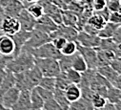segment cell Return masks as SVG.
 <instances>
[{
	"mask_svg": "<svg viewBox=\"0 0 121 110\" xmlns=\"http://www.w3.org/2000/svg\"><path fill=\"white\" fill-rule=\"evenodd\" d=\"M15 87L21 90H32L39 85L40 80L43 78L42 73L36 65L22 73L14 74Z\"/></svg>",
	"mask_w": 121,
	"mask_h": 110,
	"instance_id": "1",
	"label": "cell"
},
{
	"mask_svg": "<svg viewBox=\"0 0 121 110\" xmlns=\"http://www.w3.org/2000/svg\"><path fill=\"white\" fill-rule=\"evenodd\" d=\"M35 57L31 53L25 49H22L17 56L13 57L8 60L6 71L12 72L13 74L25 72L35 65Z\"/></svg>",
	"mask_w": 121,
	"mask_h": 110,
	"instance_id": "2",
	"label": "cell"
},
{
	"mask_svg": "<svg viewBox=\"0 0 121 110\" xmlns=\"http://www.w3.org/2000/svg\"><path fill=\"white\" fill-rule=\"evenodd\" d=\"M27 50L28 52L31 53L33 56L35 57V59H55V60H59L60 57L62 56V54L60 51H58L53 44L51 42H47L37 48H33V49H26V48H22Z\"/></svg>",
	"mask_w": 121,
	"mask_h": 110,
	"instance_id": "3",
	"label": "cell"
},
{
	"mask_svg": "<svg viewBox=\"0 0 121 110\" xmlns=\"http://www.w3.org/2000/svg\"><path fill=\"white\" fill-rule=\"evenodd\" d=\"M35 63L42 73L43 77L55 78L61 72L58 60L55 59H35Z\"/></svg>",
	"mask_w": 121,
	"mask_h": 110,
	"instance_id": "4",
	"label": "cell"
},
{
	"mask_svg": "<svg viewBox=\"0 0 121 110\" xmlns=\"http://www.w3.org/2000/svg\"><path fill=\"white\" fill-rule=\"evenodd\" d=\"M51 41H52V38L49 34L39 31L35 28L31 32V37H30L28 41L25 43L23 48H26V49L37 48V47H39L47 42H51Z\"/></svg>",
	"mask_w": 121,
	"mask_h": 110,
	"instance_id": "5",
	"label": "cell"
},
{
	"mask_svg": "<svg viewBox=\"0 0 121 110\" xmlns=\"http://www.w3.org/2000/svg\"><path fill=\"white\" fill-rule=\"evenodd\" d=\"M77 51L80 53V55L84 58L88 69H94L96 70L98 67V60H97V50L96 48L92 47H84L78 44Z\"/></svg>",
	"mask_w": 121,
	"mask_h": 110,
	"instance_id": "6",
	"label": "cell"
},
{
	"mask_svg": "<svg viewBox=\"0 0 121 110\" xmlns=\"http://www.w3.org/2000/svg\"><path fill=\"white\" fill-rule=\"evenodd\" d=\"M18 31H20V24L16 17L2 15L0 23V34L13 36Z\"/></svg>",
	"mask_w": 121,
	"mask_h": 110,
	"instance_id": "7",
	"label": "cell"
},
{
	"mask_svg": "<svg viewBox=\"0 0 121 110\" xmlns=\"http://www.w3.org/2000/svg\"><path fill=\"white\" fill-rule=\"evenodd\" d=\"M77 34H78V30L76 28L61 24L57 27V29L55 31H53L52 34H50V37L52 39L53 37H64L65 39H67L68 41H70V40L76 41Z\"/></svg>",
	"mask_w": 121,
	"mask_h": 110,
	"instance_id": "8",
	"label": "cell"
},
{
	"mask_svg": "<svg viewBox=\"0 0 121 110\" xmlns=\"http://www.w3.org/2000/svg\"><path fill=\"white\" fill-rule=\"evenodd\" d=\"M15 51V45L11 36L0 34V56L13 58Z\"/></svg>",
	"mask_w": 121,
	"mask_h": 110,
	"instance_id": "9",
	"label": "cell"
},
{
	"mask_svg": "<svg viewBox=\"0 0 121 110\" xmlns=\"http://www.w3.org/2000/svg\"><path fill=\"white\" fill-rule=\"evenodd\" d=\"M20 24V30L27 31V32H32L35 29V26L36 24V19L30 14L27 9H23L21 13L16 17Z\"/></svg>",
	"mask_w": 121,
	"mask_h": 110,
	"instance_id": "10",
	"label": "cell"
},
{
	"mask_svg": "<svg viewBox=\"0 0 121 110\" xmlns=\"http://www.w3.org/2000/svg\"><path fill=\"white\" fill-rule=\"evenodd\" d=\"M100 37L98 36H93L89 35L84 31H78L76 42L84 47H92V48H97L100 43Z\"/></svg>",
	"mask_w": 121,
	"mask_h": 110,
	"instance_id": "11",
	"label": "cell"
},
{
	"mask_svg": "<svg viewBox=\"0 0 121 110\" xmlns=\"http://www.w3.org/2000/svg\"><path fill=\"white\" fill-rule=\"evenodd\" d=\"M57 27H58V25H56L50 16H48L47 14H44L42 16H40L38 19H36V24L35 26V28L50 35L57 29Z\"/></svg>",
	"mask_w": 121,
	"mask_h": 110,
	"instance_id": "12",
	"label": "cell"
},
{
	"mask_svg": "<svg viewBox=\"0 0 121 110\" xmlns=\"http://www.w3.org/2000/svg\"><path fill=\"white\" fill-rule=\"evenodd\" d=\"M13 110H32L31 90H21Z\"/></svg>",
	"mask_w": 121,
	"mask_h": 110,
	"instance_id": "13",
	"label": "cell"
},
{
	"mask_svg": "<svg viewBox=\"0 0 121 110\" xmlns=\"http://www.w3.org/2000/svg\"><path fill=\"white\" fill-rule=\"evenodd\" d=\"M43 6L44 14L50 16L56 25L62 24V9H60L53 3H46Z\"/></svg>",
	"mask_w": 121,
	"mask_h": 110,
	"instance_id": "14",
	"label": "cell"
},
{
	"mask_svg": "<svg viewBox=\"0 0 121 110\" xmlns=\"http://www.w3.org/2000/svg\"><path fill=\"white\" fill-rule=\"evenodd\" d=\"M19 93H20V90L15 86L9 89L3 95L0 96V104L5 107L13 108V106L14 105V103L16 102L19 97Z\"/></svg>",
	"mask_w": 121,
	"mask_h": 110,
	"instance_id": "15",
	"label": "cell"
},
{
	"mask_svg": "<svg viewBox=\"0 0 121 110\" xmlns=\"http://www.w3.org/2000/svg\"><path fill=\"white\" fill-rule=\"evenodd\" d=\"M23 9H25V5L22 1L12 0L4 8H2V14L11 17H17Z\"/></svg>",
	"mask_w": 121,
	"mask_h": 110,
	"instance_id": "16",
	"label": "cell"
},
{
	"mask_svg": "<svg viewBox=\"0 0 121 110\" xmlns=\"http://www.w3.org/2000/svg\"><path fill=\"white\" fill-rule=\"evenodd\" d=\"M13 39L14 45H15V51L13 57H15L20 53V51L22 50V48L24 47L25 43L28 41V39L31 37V32H27V31H18L17 33H15L14 35L11 36Z\"/></svg>",
	"mask_w": 121,
	"mask_h": 110,
	"instance_id": "17",
	"label": "cell"
},
{
	"mask_svg": "<svg viewBox=\"0 0 121 110\" xmlns=\"http://www.w3.org/2000/svg\"><path fill=\"white\" fill-rule=\"evenodd\" d=\"M96 50H97L98 67L104 65H110V63L116 58V52L113 50H101L97 48Z\"/></svg>",
	"mask_w": 121,
	"mask_h": 110,
	"instance_id": "18",
	"label": "cell"
},
{
	"mask_svg": "<svg viewBox=\"0 0 121 110\" xmlns=\"http://www.w3.org/2000/svg\"><path fill=\"white\" fill-rule=\"evenodd\" d=\"M62 24L77 29L78 14L71 10H62Z\"/></svg>",
	"mask_w": 121,
	"mask_h": 110,
	"instance_id": "19",
	"label": "cell"
},
{
	"mask_svg": "<svg viewBox=\"0 0 121 110\" xmlns=\"http://www.w3.org/2000/svg\"><path fill=\"white\" fill-rule=\"evenodd\" d=\"M15 86V78H14V74L9 71H6L2 81H1V85H0V96L3 95L6 91H8L9 89L13 88Z\"/></svg>",
	"mask_w": 121,
	"mask_h": 110,
	"instance_id": "20",
	"label": "cell"
},
{
	"mask_svg": "<svg viewBox=\"0 0 121 110\" xmlns=\"http://www.w3.org/2000/svg\"><path fill=\"white\" fill-rule=\"evenodd\" d=\"M64 93H65L67 100L70 102L76 101L81 98V89L78 84L71 83L70 85L66 87V89L64 90Z\"/></svg>",
	"mask_w": 121,
	"mask_h": 110,
	"instance_id": "21",
	"label": "cell"
},
{
	"mask_svg": "<svg viewBox=\"0 0 121 110\" xmlns=\"http://www.w3.org/2000/svg\"><path fill=\"white\" fill-rule=\"evenodd\" d=\"M72 68L76 70V71H78L79 73H83L88 69V66H87V63H86L84 58L81 56L78 51L75 54L73 55Z\"/></svg>",
	"mask_w": 121,
	"mask_h": 110,
	"instance_id": "22",
	"label": "cell"
},
{
	"mask_svg": "<svg viewBox=\"0 0 121 110\" xmlns=\"http://www.w3.org/2000/svg\"><path fill=\"white\" fill-rule=\"evenodd\" d=\"M107 20L103 17V16H101L100 14H96V13H95L94 12V14L90 16V18L88 19V21H87V23H89L91 26H93L95 29H96L98 32L101 30V29H103L104 28V26L107 24Z\"/></svg>",
	"mask_w": 121,
	"mask_h": 110,
	"instance_id": "23",
	"label": "cell"
},
{
	"mask_svg": "<svg viewBox=\"0 0 121 110\" xmlns=\"http://www.w3.org/2000/svg\"><path fill=\"white\" fill-rule=\"evenodd\" d=\"M96 72H98L102 77H104L110 83L114 80V78L117 77L118 73L115 72L111 65H104V66H99L96 68Z\"/></svg>",
	"mask_w": 121,
	"mask_h": 110,
	"instance_id": "24",
	"label": "cell"
},
{
	"mask_svg": "<svg viewBox=\"0 0 121 110\" xmlns=\"http://www.w3.org/2000/svg\"><path fill=\"white\" fill-rule=\"evenodd\" d=\"M53 98L58 102V104L61 106L62 110H69L71 102L67 100V98L65 96V93H64V90L55 88L54 91H53Z\"/></svg>",
	"mask_w": 121,
	"mask_h": 110,
	"instance_id": "25",
	"label": "cell"
},
{
	"mask_svg": "<svg viewBox=\"0 0 121 110\" xmlns=\"http://www.w3.org/2000/svg\"><path fill=\"white\" fill-rule=\"evenodd\" d=\"M119 24H115V23H112V22H110L108 21L107 24L104 26V28L101 29L99 32H98V37L100 38H109V37H112V36L114 35L117 27H118Z\"/></svg>",
	"mask_w": 121,
	"mask_h": 110,
	"instance_id": "26",
	"label": "cell"
},
{
	"mask_svg": "<svg viewBox=\"0 0 121 110\" xmlns=\"http://www.w3.org/2000/svg\"><path fill=\"white\" fill-rule=\"evenodd\" d=\"M31 102H32V110H40L43 108L44 100L36 90V88H33L31 90Z\"/></svg>",
	"mask_w": 121,
	"mask_h": 110,
	"instance_id": "27",
	"label": "cell"
},
{
	"mask_svg": "<svg viewBox=\"0 0 121 110\" xmlns=\"http://www.w3.org/2000/svg\"><path fill=\"white\" fill-rule=\"evenodd\" d=\"M107 101L111 103H116L117 101H121V90L111 85L109 88H108V91H107Z\"/></svg>",
	"mask_w": 121,
	"mask_h": 110,
	"instance_id": "28",
	"label": "cell"
},
{
	"mask_svg": "<svg viewBox=\"0 0 121 110\" xmlns=\"http://www.w3.org/2000/svg\"><path fill=\"white\" fill-rule=\"evenodd\" d=\"M27 11L31 14L35 19H38L40 16H42L44 14V9H43V6L36 2V3H32V4H29L27 7H26Z\"/></svg>",
	"mask_w": 121,
	"mask_h": 110,
	"instance_id": "29",
	"label": "cell"
},
{
	"mask_svg": "<svg viewBox=\"0 0 121 110\" xmlns=\"http://www.w3.org/2000/svg\"><path fill=\"white\" fill-rule=\"evenodd\" d=\"M40 87L46 89V90H49V91H52L53 92L54 89L56 88L55 86V78H52V77H43L40 80V83L39 85Z\"/></svg>",
	"mask_w": 121,
	"mask_h": 110,
	"instance_id": "30",
	"label": "cell"
},
{
	"mask_svg": "<svg viewBox=\"0 0 121 110\" xmlns=\"http://www.w3.org/2000/svg\"><path fill=\"white\" fill-rule=\"evenodd\" d=\"M77 47H78V43L76 41H67L65 46L62 48V50L60 51L63 56H73V54H75L77 52Z\"/></svg>",
	"mask_w": 121,
	"mask_h": 110,
	"instance_id": "31",
	"label": "cell"
},
{
	"mask_svg": "<svg viewBox=\"0 0 121 110\" xmlns=\"http://www.w3.org/2000/svg\"><path fill=\"white\" fill-rule=\"evenodd\" d=\"M70 81L66 76L65 72H60V74L55 77V86L58 89H61V90H65L66 87L68 85H70Z\"/></svg>",
	"mask_w": 121,
	"mask_h": 110,
	"instance_id": "32",
	"label": "cell"
},
{
	"mask_svg": "<svg viewBox=\"0 0 121 110\" xmlns=\"http://www.w3.org/2000/svg\"><path fill=\"white\" fill-rule=\"evenodd\" d=\"M91 102H92V104H93L95 109H102L106 105L108 101H107L106 97L95 93L93 98H92V100H91Z\"/></svg>",
	"mask_w": 121,
	"mask_h": 110,
	"instance_id": "33",
	"label": "cell"
},
{
	"mask_svg": "<svg viewBox=\"0 0 121 110\" xmlns=\"http://www.w3.org/2000/svg\"><path fill=\"white\" fill-rule=\"evenodd\" d=\"M116 44L117 43L112 39V37L101 38L99 46L97 47V49H101V50H113V51H115L116 50Z\"/></svg>",
	"mask_w": 121,
	"mask_h": 110,
	"instance_id": "34",
	"label": "cell"
},
{
	"mask_svg": "<svg viewBox=\"0 0 121 110\" xmlns=\"http://www.w3.org/2000/svg\"><path fill=\"white\" fill-rule=\"evenodd\" d=\"M66 73V76L70 81V83H73V84H79L80 81H81V73H79L78 71L71 68L69 69L68 71L65 72Z\"/></svg>",
	"mask_w": 121,
	"mask_h": 110,
	"instance_id": "35",
	"label": "cell"
},
{
	"mask_svg": "<svg viewBox=\"0 0 121 110\" xmlns=\"http://www.w3.org/2000/svg\"><path fill=\"white\" fill-rule=\"evenodd\" d=\"M72 60H73V56H63L62 55L60 57V59L58 60V63L61 72H66L72 68Z\"/></svg>",
	"mask_w": 121,
	"mask_h": 110,
	"instance_id": "36",
	"label": "cell"
},
{
	"mask_svg": "<svg viewBox=\"0 0 121 110\" xmlns=\"http://www.w3.org/2000/svg\"><path fill=\"white\" fill-rule=\"evenodd\" d=\"M43 109L45 110H62L61 106L58 104V102L54 100V98H52L44 102Z\"/></svg>",
	"mask_w": 121,
	"mask_h": 110,
	"instance_id": "37",
	"label": "cell"
},
{
	"mask_svg": "<svg viewBox=\"0 0 121 110\" xmlns=\"http://www.w3.org/2000/svg\"><path fill=\"white\" fill-rule=\"evenodd\" d=\"M68 40L65 39L64 37H53L52 39V43L53 44V46L58 50V51H61L62 48L65 46L66 42Z\"/></svg>",
	"mask_w": 121,
	"mask_h": 110,
	"instance_id": "38",
	"label": "cell"
},
{
	"mask_svg": "<svg viewBox=\"0 0 121 110\" xmlns=\"http://www.w3.org/2000/svg\"><path fill=\"white\" fill-rule=\"evenodd\" d=\"M35 88H36V90L38 91V93L40 94V96L42 97V99L44 100V102H45L46 101H48V100L53 98V92L49 91V90H46V89H44V88H42V87H40V86H36Z\"/></svg>",
	"mask_w": 121,
	"mask_h": 110,
	"instance_id": "39",
	"label": "cell"
},
{
	"mask_svg": "<svg viewBox=\"0 0 121 110\" xmlns=\"http://www.w3.org/2000/svg\"><path fill=\"white\" fill-rule=\"evenodd\" d=\"M107 2H108V0H93L92 7L94 9V12L101 11L104 8H106L107 7Z\"/></svg>",
	"mask_w": 121,
	"mask_h": 110,
	"instance_id": "40",
	"label": "cell"
},
{
	"mask_svg": "<svg viewBox=\"0 0 121 110\" xmlns=\"http://www.w3.org/2000/svg\"><path fill=\"white\" fill-rule=\"evenodd\" d=\"M108 21L115 24H121V14L118 12H111Z\"/></svg>",
	"mask_w": 121,
	"mask_h": 110,
	"instance_id": "41",
	"label": "cell"
},
{
	"mask_svg": "<svg viewBox=\"0 0 121 110\" xmlns=\"http://www.w3.org/2000/svg\"><path fill=\"white\" fill-rule=\"evenodd\" d=\"M82 31L86 32V33L89 34V35H93V36H97V35H98V31H97L96 29H95L93 26H91L89 23H86V24L83 26Z\"/></svg>",
	"mask_w": 121,
	"mask_h": 110,
	"instance_id": "42",
	"label": "cell"
},
{
	"mask_svg": "<svg viewBox=\"0 0 121 110\" xmlns=\"http://www.w3.org/2000/svg\"><path fill=\"white\" fill-rule=\"evenodd\" d=\"M11 58L0 56V74H4L6 72V65H7V62Z\"/></svg>",
	"mask_w": 121,
	"mask_h": 110,
	"instance_id": "43",
	"label": "cell"
},
{
	"mask_svg": "<svg viewBox=\"0 0 121 110\" xmlns=\"http://www.w3.org/2000/svg\"><path fill=\"white\" fill-rule=\"evenodd\" d=\"M112 39H113L116 43L121 42V24L118 25L117 29H116V31H115V33H114V35L112 36Z\"/></svg>",
	"mask_w": 121,
	"mask_h": 110,
	"instance_id": "44",
	"label": "cell"
},
{
	"mask_svg": "<svg viewBox=\"0 0 121 110\" xmlns=\"http://www.w3.org/2000/svg\"><path fill=\"white\" fill-rule=\"evenodd\" d=\"M95 13H96V14H100L101 16H103V17L108 21L109 16H110V14H111V11L106 7V8H104L103 10H101V11H97V12H95Z\"/></svg>",
	"mask_w": 121,
	"mask_h": 110,
	"instance_id": "45",
	"label": "cell"
},
{
	"mask_svg": "<svg viewBox=\"0 0 121 110\" xmlns=\"http://www.w3.org/2000/svg\"><path fill=\"white\" fill-rule=\"evenodd\" d=\"M112 86H114V87H116V88H118V89H120L121 90V74H118L117 75V77L114 78V80L111 83Z\"/></svg>",
	"mask_w": 121,
	"mask_h": 110,
	"instance_id": "46",
	"label": "cell"
},
{
	"mask_svg": "<svg viewBox=\"0 0 121 110\" xmlns=\"http://www.w3.org/2000/svg\"><path fill=\"white\" fill-rule=\"evenodd\" d=\"M39 0H23V4L25 5V8L29 5V4H32V3H36L38 2Z\"/></svg>",
	"mask_w": 121,
	"mask_h": 110,
	"instance_id": "47",
	"label": "cell"
},
{
	"mask_svg": "<svg viewBox=\"0 0 121 110\" xmlns=\"http://www.w3.org/2000/svg\"><path fill=\"white\" fill-rule=\"evenodd\" d=\"M12 0H0V5H1L2 8H4L8 3H10Z\"/></svg>",
	"mask_w": 121,
	"mask_h": 110,
	"instance_id": "48",
	"label": "cell"
},
{
	"mask_svg": "<svg viewBox=\"0 0 121 110\" xmlns=\"http://www.w3.org/2000/svg\"><path fill=\"white\" fill-rule=\"evenodd\" d=\"M60 1H61V2L63 3V5H64V6H66V8H67V6H68V5L73 1V0H60Z\"/></svg>",
	"mask_w": 121,
	"mask_h": 110,
	"instance_id": "49",
	"label": "cell"
},
{
	"mask_svg": "<svg viewBox=\"0 0 121 110\" xmlns=\"http://www.w3.org/2000/svg\"><path fill=\"white\" fill-rule=\"evenodd\" d=\"M116 53H118V54H121V42H119V43H117L116 44Z\"/></svg>",
	"mask_w": 121,
	"mask_h": 110,
	"instance_id": "50",
	"label": "cell"
},
{
	"mask_svg": "<svg viewBox=\"0 0 121 110\" xmlns=\"http://www.w3.org/2000/svg\"><path fill=\"white\" fill-rule=\"evenodd\" d=\"M118 61H119V63L121 64V54H118V53H116V58H115Z\"/></svg>",
	"mask_w": 121,
	"mask_h": 110,
	"instance_id": "51",
	"label": "cell"
},
{
	"mask_svg": "<svg viewBox=\"0 0 121 110\" xmlns=\"http://www.w3.org/2000/svg\"><path fill=\"white\" fill-rule=\"evenodd\" d=\"M0 110H13V109L12 108H9V107H5V106L0 104Z\"/></svg>",
	"mask_w": 121,
	"mask_h": 110,
	"instance_id": "52",
	"label": "cell"
},
{
	"mask_svg": "<svg viewBox=\"0 0 121 110\" xmlns=\"http://www.w3.org/2000/svg\"><path fill=\"white\" fill-rule=\"evenodd\" d=\"M4 74H5V73H4ZM4 74H0V85H1V81H2V78H3Z\"/></svg>",
	"mask_w": 121,
	"mask_h": 110,
	"instance_id": "53",
	"label": "cell"
},
{
	"mask_svg": "<svg viewBox=\"0 0 121 110\" xmlns=\"http://www.w3.org/2000/svg\"><path fill=\"white\" fill-rule=\"evenodd\" d=\"M117 12L121 14V0H120V3H119V8H118V11H117Z\"/></svg>",
	"mask_w": 121,
	"mask_h": 110,
	"instance_id": "54",
	"label": "cell"
},
{
	"mask_svg": "<svg viewBox=\"0 0 121 110\" xmlns=\"http://www.w3.org/2000/svg\"><path fill=\"white\" fill-rule=\"evenodd\" d=\"M2 15H3V14H2V11H0V18L2 17Z\"/></svg>",
	"mask_w": 121,
	"mask_h": 110,
	"instance_id": "55",
	"label": "cell"
},
{
	"mask_svg": "<svg viewBox=\"0 0 121 110\" xmlns=\"http://www.w3.org/2000/svg\"><path fill=\"white\" fill-rule=\"evenodd\" d=\"M0 11H2V7H1V5H0Z\"/></svg>",
	"mask_w": 121,
	"mask_h": 110,
	"instance_id": "56",
	"label": "cell"
},
{
	"mask_svg": "<svg viewBox=\"0 0 121 110\" xmlns=\"http://www.w3.org/2000/svg\"><path fill=\"white\" fill-rule=\"evenodd\" d=\"M1 19H2V17H1V18H0V23H1Z\"/></svg>",
	"mask_w": 121,
	"mask_h": 110,
	"instance_id": "57",
	"label": "cell"
},
{
	"mask_svg": "<svg viewBox=\"0 0 121 110\" xmlns=\"http://www.w3.org/2000/svg\"><path fill=\"white\" fill-rule=\"evenodd\" d=\"M19 1H22V2H23V0H19Z\"/></svg>",
	"mask_w": 121,
	"mask_h": 110,
	"instance_id": "58",
	"label": "cell"
},
{
	"mask_svg": "<svg viewBox=\"0 0 121 110\" xmlns=\"http://www.w3.org/2000/svg\"><path fill=\"white\" fill-rule=\"evenodd\" d=\"M40 110H45V109H43V108H42V109H40Z\"/></svg>",
	"mask_w": 121,
	"mask_h": 110,
	"instance_id": "59",
	"label": "cell"
}]
</instances>
